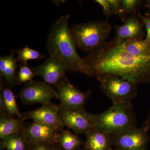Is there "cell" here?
Here are the masks:
<instances>
[{
  "instance_id": "8fae6325",
  "label": "cell",
  "mask_w": 150,
  "mask_h": 150,
  "mask_svg": "<svg viewBox=\"0 0 150 150\" xmlns=\"http://www.w3.org/2000/svg\"><path fill=\"white\" fill-rule=\"evenodd\" d=\"M41 107L35 110L23 112V121L30 119L38 123L46 124L59 131H62L64 126L62 123L59 113V105L51 102L42 104Z\"/></svg>"
},
{
  "instance_id": "d4e9b609",
  "label": "cell",
  "mask_w": 150,
  "mask_h": 150,
  "mask_svg": "<svg viewBox=\"0 0 150 150\" xmlns=\"http://www.w3.org/2000/svg\"><path fill=\"white\" fill-rule=\"evenodd\" d=\"M142 20L146 30V36L145 40L148 42H150V16H143L139 12L138 15Z\"/></svg>"
},
{
  "instance_id": "277c9868",
  "label": "cell",
  "mask_w": 150,
  "mask_h": 150,
  "mask_svg": "<svg viewBox=\"0 0 150 150\" xmlns=\"http://www.w3.org/2000/svg\"><path fill=\"white\" fill-rule=\"evenodd\" d=\"M70 29L76 47L88 54L107 42L111 27L108 19L76 23Z\"/></svg>"
},
{
  "instance_id": "83f0119b",
  "label": "cell",
  "mask_w": 150,
  "mask_h": 150,
  "mask_svg": "<svg viewBox=\"0 0 150 150\" xmlns=\"http://www.w3.org/2000/svg\"><path fill=\"white\" fill-rule=\"evenodd\" d=\"M0 110L1 113H3V111L4 110V98L1 93H0Z\"/></svg>"
},
{
  "instance_id": "cb8c5ba5",
  "label": "cell",
  "mask_w": 150,
  "mask_h": 150,
  "mask_svg": "<svg viewBox=\"0 0 150 150\" xmlns=\"http://www.w3.org/2000/svg\"><path fill=\"white\" fill-rule=\"evenodd\" d=\"M111 7L113 14H123L124 12L121 6V0H107Z\"/></svg>"
},
{
  "instance_id": "484cf974",
  "label": "cell",
  "mask_w": 150,
  "mask_h": 150,
  "mask_svg": "<svg viewBox=\"0 0 150 150\" xmlns=\"http://www.w3.org/2000/svg\"><path fill=\"white\" fill-rule=\"evenodd\" d=\"M143 126L146 129H147L148 130H150V110L147 118L143 123Z\"/></svg>"
},
{
  "instance_id": "5b68a950",
  "label": "cell",
  "mask_w": 150,
  "mask_h": 150,
  "mask_svg": "<svg viewBox=\"0 0 150 150\" xmlns=\"http://www.w3.org/2000/svg\"><path fill=\"white\" fill-rule=\"evenodd\" d=\"M96 78L103 93L111 100L112 104L131 102L138 94L137 84L119 76L106 75Z\"/></svg>"
},
{
  "instance_id": "f1b7e54d",
  "label": "cell",
  "mask_w": 150,
  "mask_h": 150,
  "mask_svg": "<svg viewBox=\"0 0 150 150\" xmlns=\"http://www.w3.org/2000/svg\"><path fill=\"white\" fill-rule=\"evenodd\" d=\"M144 6L149 9L150 8V0H146L145 1Z\"/></svg>"
},
{
  "instance_id": "4316f807",
  "label": "cell",
  "mask_w": 150,
  "mask_h": 150,
  "mask_svg": "<svg viewBox=\"0 0 150 150\" xmlns=\"http://www.w3.org/2000/svg\"><path fill=\"white\" fill-rule=\"evenodd\" d=\"M33 150H49L46 147L44 144H38L35 145V147Z\"/></svg>"
},
{
  "instance_id": "7c38bea8",
  "label": "cell",
  "mask_w": 150,
  "mask_h": 150,
  "mask_svg": "<svg viewBox=\"0 0 150 150\" xmlns=\"http://www.w3.org/2000/svg\"><path fill=\"white\" fill-rule=\"evenodd\" d=\"M60 131L46 124L33 121L23 124L21 133L27 142L33 144L57 142Z\"/></svg>"
},
{
  "instance_id": "44dd1931",
  "label": "cell",
  "mask_w": 150,
  "mask_h": 150,
  "mask_svg": "<svg viewBox=\"0 0 150 150\" xmlns=\"http://www.w3.org/2000/svg\"><path fill=\"white\" fill-rule=\"evenodd\" d=\"M35 75L27 63L21 64L19 66L16 75L17 84L27 83L32 81Z\"/></svg>"
},
{
  "instance_id": "8992f818",
  "label": "cell",
  "mask_w": 150,
  "mask_h": 150,
  "mask_svg": "<svg viewBox=\"0 0 150 150\" xmlns=\"http://www.w3.org/2000/svg\"><path fill=\"white\" fill-rule=\"evenodd\" d=\"M144 127L136 128L111 135L112 145L118 150H146L150 139Z\"/></svg>"
},
{
  "instance_id": "6da1fadb",
  "label": "cell",
  "mask_w": 150,
  "mask_h": 150,
  "mask_svg": "<svg viewBox=\"0 0 150 150\" xmlns=\"http://www.w3.org/2000/svg\"><path fill=\"white\" fill-rule=\"evenodd\" d=\"M83 59L95 77L115 75L137 85L150 82V55L130 54L113 40L88 53Z\"/></svg>"
},
{
  "instance_id": "4fadbf2b",
  "label": "cell",
  "mask_w": 150,
  "mask_h": 150,
  "mask_svg": "<svg viewBox=\"0 0 150 150\" xmlns=\"http://www.w3.org/2000/svg\"><path fill=\"white\" fill-rule=\"evenodd\" d=\"M144 23L141 18L131 15L121 25H115V34L112 40L116 41L143 40L144 35Z\"/></svg>"
},
{
  "instance_id": "e0dca14e",
  "label": "cell",
  "mask_w": 150,
  "mask_h": 150,
  "mask_svg": "<svg viewBox=\"0 0 150 150\" xmlns=\"http://www.w3.org/2000/svg\"><path fill=\"white\" fill-rule=\"evenodd\" d=\"M1 91L4 100V109L10 116H16L19 119L22 118V113L19 110L13 93L8 87L1 85Z\"/></svg>"
},
{
  "instance_id": "ba28073f",
  "label": "cell",
  "mask_w": 150,
  "mask_h": 150,
  "mask_svg": "<svg viewBox=\"0 0 150 150\" xmlns=\"http://www.w3.org/2000/svg\"><path fill=\"white\" fill-rule=\"evenodd\" d=\"M19 96L23 103L26 104H43L53 98L59 99L57 91L51 86L40 81H32L25 84Z\"/></svg>"
},
{
  "instance_id": "52a82bcc",
  "label": "cell",
  "mask_w": 150,
  "mask_h": 150,
  "mask_svg": "<svg viewBox=\"0 0 150 150\" xmlns=\"http://www.w3.org/2000/svg\"><path fill=\"white\" fill-rule=\"evenodd\" d=\"M59 113L64 126L72 130L75 134H86L94 128L93 114L83 109L69 110L59 105Z\"/></svg>"
},
{
  "instance_id": "4dcf8cb0",
  "label": "cell",
  "mask_w": 150,
  "mask_h": 150,
  "mask_svg": "<svg viewBox=\"0 0 150 150\" xmlns=\"http://www.w3.org/2000/svg\"><path fill=\"white\" fill-rule=\"evenodd\" d=\"M111 150H113L111 149ZM115 150H118L116 149H115Z\"/></svg>"
},
{
  "instance_id": "9a60e30c",
  "label": "cell",
  "mask_w": 150,
  "mask_h": 150,
  "mask_svg": "<svg viewBox=\"0 0 150 150\" xmlns=\"http://www.w3.org/2000/svg\"><path fill=\"white\" fill-rule=\"evenodd\" d=\"M15 51H12L8 55L0 57V74L10 86L17 85L16 71L18 62L15 56Z\"/></svg>"
},
{
  "instance_id": "30bf717a",
  "label": "cell",
  "mask_w": 150,
  "mask_h": 150,
  "mask_svg": "<svg viewBox=\"0 0 150 150\" xmlns=\"http://www.w3.org/2000/svg\"><path fill=\"white\" fill-rule=\"evenodd\" d=\"M35 76L43 78L44 82L57 88L59 83L66 79L68 71L65 64L61 60L49 56L40 66L32 68Z\"/></svg>"
},
{
  "instance_id": "9c48e42d",
  "label": "cell",
  "mask_w": 150,
  "mask_h": 150,
  "mask_svg": "<svg viewBox=\"0 0 150 150\" xmlns=\"http://www.w3.org/2000/svg\"><path fill=\"white\" fill-rule=\"evenodd\" d=\"M61 105L69 110L83 109L92 91L83 92L74 86L67 78L61 81L57 87Z\"/></svg>"
},
{
  "instance_id": "d6986e66",
  "label": "cell",
  "mask_w": 150,
  "mask_h": 150,
  "mask_svg": "<svg viewBox=\"0 0 150 150\" xmlns=\"http://www.w3.org/2000/svg\"><path fill=\"white\" fill-rule=\"evenodd\" d=\"M1 146L6 150H25L27 142L21 133L12 134L1 139Z\"/></svg>"
},
{
  "instance_id": "ac0fdd59",
  "label": "cell",
  "mask_w": 150,
  "mask_h": 150,
  "mask_svg": "<svg viewBox=\"0 0 150 150\" xmlns=\"http://www.w3.org/2000/svg\"><path fill=\"white\" fill-rule=\"evenodd\" d=\"M56 140L65 150H75L82 144L81 141L76 134L63 129L59 132Z\"/></svg>"
},
{
  "instance_id": "7a4b0ae2",
  "label": "cell",
  "mask_w": 150,
  "mask_h": 150,
  "mask_svg": "<svg viewBox=\"0 0 150 150\" xmlns=\"http://www.w3.org/2000/svg\"><path fill=\"white\" fill-rule=\"evenodd\" d=\"M69 15L62 16L51 26L48 33L46 48L49 56L61 60L68 71L80 72L90 76L91 72L83 58L79 56L69 28Z\"/></svg>"
},
{
  "instance_id": "2e32d148",
  "label": "cell",
  "mask_w": 150,
  "mask_h": 150,
  "mask_svg": "<svg viewBox=\"0 0 150 150\" xmlns=\"http://www.w3.org/2000/svg\"><path fill=\"white\" fill-rule=\"evenodd\" d=\"M21 119H15L5 112L0 118V138L3 139L12 134L21 133L23 124Z\"/></svg>"
},
{
  "instance_id": "5bb4252c",
  "label": "cell",
  "mask_w": 150,
  "mask_h": 150,
  "mask_svg": "<svg viewBox=\"0 0 150 150\" xmlns=\"http://www.w3.org/2000/svg\"><path fill=\"white\" fill-rule=\"evenodd\" d=\"M88 150H111V135L103 130L94 128L86 134Z\"/></svg>"
},
{
  "instance_id": "7402d4cb",
  "label": "cell",
  "mask_w": 150,
  "mask_h": 150,
  "mask_svg": "<svg viewBox=\"0 0 150 150\" xmlns=\"http://www.w3.org/2000/svg\"><path fill=\"white\" fill-rule=\"evenodd\" d=\"M143 2L142 0H121V8L124 12L136 15L138 7Z\"/></svg>"
},
{
  "instance_id": "603a6c76",
  "label": "cell",
  "mask_w": 150,
  "mask_h": 150,
  "mask_svg": "<svg viewBox=\"0 0 150 150\" xmlns=\"http://www.w3.org/2000/svg\"><path fill=\"white\" fill-rule=\"evenodd\" d=\"M94 1L102 7L103 13L108 18L113 15L111 7L107 0H95Z\"/></svg>"
},
{
  "instance_id": "f546056e",
  "label": "cell",
  "mask_w": 150,
  "mask_h": 150,
  "mask_svg": "<svg viewBox=\"0 0 150 150\" xmlns=\"http://www.w3.org/2000/svg\"><path fill=\"white\" fill-rule=\"evenodd\" d=\"M149 9L150 10V8H149ZM146 15L149 16H150V13H149V14H147Z\"/></svg>"
},
{
  "instance_id": "ffe728a7",
  "label": "cell",
  "mask_w": 150,
  "mask_h": 150,
  "mask_svg": "<svg viewBox=\"0 0 150 150\" xmlns=\"http://www.w3.org/2000/svg\"><path fill=\"white\" fill-rule=\"evenodd\" d=\"M17 55V61L21 64L27 63L30 60L43 59L45 58L43 54L36 50H33L28 46H25L21 49L15 51Z\"/></svg>"
},
{
  "instance_id": "3957f363",
  "label": "cell",
  "mask_w": 150,
  "mask_h": 150,
  "mask_svg": "<svg viewBox=\"0 0 150 150\" xmlns=\"http://www.w3.org/2000/svg\"><path fill=\"white\" fill-rule=\"evenodd\" d=\"M93 121L94 128L111 135L137 127V117L131 102L112 104L104 112L93 114Z\"/></svg>"
}]
</instances>
